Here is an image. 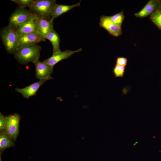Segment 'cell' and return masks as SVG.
<instances>
[{"mask_svg": "<svg viewBox=\"0 0 161 161\" xmlns=\"http://www.w3.org/2000/svg\"><path fill=\"white\" fill-rule=\"evenodd\" d=\"M41 49V46L37 44L19 47L14 54L17 62L21 65L30 62L33 64L39 60Z\"/></svg>", "mask_w": 161, "mask_h": 161, "instance_id": "1", "label": "cell"}, {"mask_svg": "<svg viewBox=\"0 0 161 161\" xmlns=\"http://www.w3.org/2000/svg\"><path fill=\"white\" fill-rule=\"evenodd\" d=\"M0 34L7 52L14 54L19 47L16 28L8 25L1 29Z\"/></svg>", "mask_w": 161, "mask_h": 161, "instance_id": "2", "label": "cell"}, {"mask_svg": "<svg viewBox=\"0 0 161 161\" xmlns=\"http://www.w3.org/2000/svg\"><path fill=\"white\" fill-rule=\"evenodd\" d=\"M56 2L55 0H37L29 10L36 17L50 20Z\"/></svg>", "mask_w": 161, "mask_h": 161, "instance_id": "3", "label": "cell"}, {"mask_svg": "<svg viewBox=\"0 0 161 161\" xmlns=\"http://www.w3.org/2000/svg\"><path fill=\"white\" fill-rule=\"evenodd\" d=\"M35 16L30 10L18 7L10 15L8 26L17 28Z\"/></svg>", "mask_w": 161, "mask_h": 161, "instance_id": "4", "label": "cell"}, {"mask_svg": "<svg viewBox=\"0 0 161 161\" xmlns=\"http://www.w3.org/2000/svg\"><path fill=\"white\" fill-rule=\"evenodd\" d=\"M21 118V116L17 113L7 116L4 131L14 141H16L19 134V125Z\"/></svg>", "mask_w": 161, "mask_h": 161, "instance_id": "5", "label": "cell"}, {"mask_svg": "<svg viewBox=\"0 0 161 161\" xmlns=\"http://www.w3.org/2000/svg\"><path fill=\"white\" fill-rule=\"evenodd\" d=\"M35 69V77L39 80L46 81L52 79L51 76L53 72L54 67L51 66L46 63L37 61L34 63Z\"/></svg>", "mask_w": 161, "mask_h": 161, "instance_id": "6", "label": "cell"}, {"mask_svg": "<svg viewBox=\"0 0 161 161\" xmlns=\"http://www.w3.org/2000/svg\"><path fill=\"white\" fill-rule=\"evenodd\" d=\"M99 26L105 29L111 35L114 37L119 36L122 34L121 27L113 23L109 16H100Z\"/></svg>", "mask_w": 161, "mask_h": 161, "instance_id": "7", "label": "cell"}, {"mask_svg": "<svg viewBox=\"0 0 161 161\" xmlns=\"http://www.w3.org/2000/svg\"><path fill=\"white\" fill-rule=\"evenodd\" d=\"M19 47L36 44L46 39L37 32L18 35Z\"/></svg>", "mask_w": 161, "mask_h": 161, "instance_id": "8", "label": "cell"}, {"mask_svg": "<svg viewBox=\"0 0 161 161\" xmlns=\"http://www.w3.org/2000/svg\"><path fill=\"white\" fill-rule=\"evenodd\" d=\"M82 50L80 48L75 51L66 50L64 51H61L53 53L52 55L49 58L44 60L43 61L46 63L51 66H54L61 61L71 57L75 53L79 52Z\"/></svg>", "mask_w": 161, "mask_h": 161, "instance_id": "9", "label": "cell"}, {"mask_svg": "<svg viewBox=\"0 0 161 161\" xmlns=\"http://www.w3.org/2000/svg\"><path fill=\"white\" fill-rule=\"evenodd\" d=\"M47 81L46 80H39L32 83L24 88L16 87L15 91L20 93L24 98H28L36 95L40 87Z\"/></svg>", "mask_w": 161, "mask_h": 161, "instance_id": "10", "label": "cell"}, {"mask_svg": "<svg viewBox=\"0 0 161 161\" xmlns=\"http://www.w3.org/2000/svg\"><path fill=\"white\" fill-rule=\"evenodd\" d=\"M36 22L37 33L44 38L47 33L54 30V23L51 20L36 17Z\"/></svg>", "mask_w": 161, "mask_h": 161, "instance_id": "11", "label": "cell"}, {"mask_svg": "<svg viewBox=\"0 0 161 161\" xmlns=\"http://www.w3.org/2000/svg\"><path fill=\"white\" fill-rule=\"evenodd\" d=\"M160 4L159 0H149L139 12L135 13L137 17L142 18L150 16L159 9Z\"/></svg>", "mask_w": 161, "mask_h": 161, "instance_id": "12", "label": "cell"}, {"mask_svg": "<svg viewBox=\"0 0 161 161\" xmlns=\"http://www.w3.org/2000/svg\"><path fill=\"white\" fill-rule=\"evenodd\" d=\"M80 2L72 5H65L56 4L52 11L51 20L53 21L54 19L63 14L69 11L76 7H79Z\"/></svg>", "mask_w": 161, "mask_h": 161, "instance_id": "13", "label": "cell"}, {"mask_svg": "<svg viewBox=\"0 0 161 161\" xmlns=\"http://www.w3.org/2000/svg\"><path fill=\"white\" fill-rule=\"evenodd\" d=\"M35 17L30 21L26 22L16 28V32L18 35L37 32Z\"/></svg>", "mask_w": 161, "mask_h": 161, "instance_id": "14", "label": "cell"}, {"mask_svg": "<svg viewBox=\"0 0 161 161\" xmlns=\"http://www.w3.org/2000/svg\"><path fill=\"white\" fill-rule=\"evenodd\" d=\"M14 141L4 131H0V155L5 149L14 146Z\"/></svg>", "mask_w": 161, "mask_h": 161, "instance_id": "15", "label": "cell"}, {"mask_svg": "<svg viewBox=\"0 0 161 161\" xmlns=\"http://www.w3.org/2000/svg\"><path fill=\"white\" fill-rule=\"evenodd\" d=\"M51 43L53 47V53L61 51L60 48V38L59 34L54 30L47 33L45 37Z\"/></svg>", "mask_w": 161, "mask_h": 161, "instance_id": "16", "label": "cell"}, {"mask_svg": "<svg viewBox=\"0 0 161 161\" xmlns=\"http://www.w3.org/2000/svg\"><path fill=\"white\" fill-rule=\"evenodd\" d=\"M151 20L161 30V10L158 9L150 16Z\"/></svg>", "mask_w": 161, "mask_h": 161, "instance_id": "17", "label": "cell"}, {"mask_svg": "<svg viewBox=\"0 0 161 161\" xmlns=\"http://www.w3.org/2000/svg\"><path fill=\"white\" fill-rule=\"evenodd\" d=\"M109 17L113 23L121 27L124 18L123 11L122 10Z\"/></svg>", "mask_w": 161, "mask_h": 161, "instance_id": "18", "label": "cell"}, {"mask_svg": "<svg viewBox=\"0 0 161 161\" xmlns=\"http://www.w3.org/2000/svg\"><path fill=\"white\" fill-rule=\"evenodd\" d=\"M37 0H11L13 1L17 4L19 7L21 8H25L28 7L29 8L31 7Z\"/></svg>", "mask_w": 161, "mask_h": 161, "instance_id": "19", "label": "cell"}, {"mask_svg": "<svg viewBox=\"0 0 161 161\" xmlns=\"http://www.w3.org/2000/svg\"><path fill=\"white\" fill-rule=\"evenodd\" d=\"M125 70V67L116 64L113 69L115 77H123L124 75Z\"/></svg>", "mask_w": 161, "mask_h": 161, "instance_id": "20", "label": "cell"}, {"mask_svg": "<svg viewBox=\"0 0 161 161\" xmlns=\"http://www.w3.org/2000/svg\"><path fill=\"white\" fill-rule=\"evenodd\" d=\"M128 62L127 59L124 57H117L116 61V64L126 67Z\"/></svg>", "mask_w": 161, "mask_h": 161, "instance_id": "21", "label": "cell"}, {"mask_svg": "<svg viewBox=\"0 0 161 161\" xmlns=\"http://www.w3.org/2000/svg\"><path fill=\"white\" fill-rule=\"evenodd\" d=\"M7 121V116L3 115L0 113V131L4 130Z\"/></svg>", "mask_w": 161, "mask_h": 161, "instance_id": "22", "label": "cell"}, {"mask_svg": "<svg viewBox=\"0 0 161 161\" xmlns=\"http://www.w3.org/2000/svg\"><path fill=\"white\" fill-rule=\"evenodd\" d=\"M159 9L161 10V0H160V4Z\"/></svg>", "mask_w": 161, "mask_h": 161, "instance_id": "23", "label": "cell"}]
</instances>
